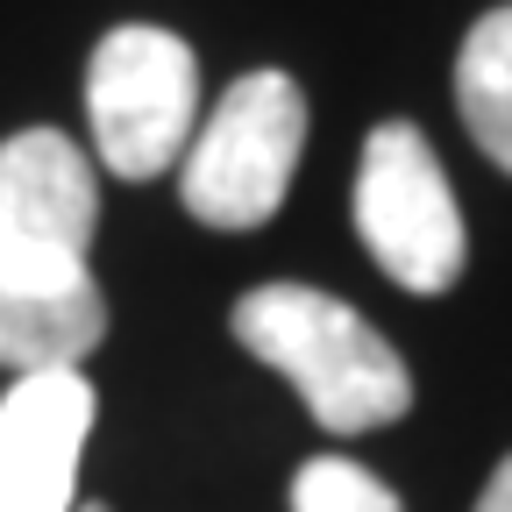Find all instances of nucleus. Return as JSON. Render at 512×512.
<instances>
[{
	"instance_id": "nucleus-1",
	"label": "nucleus",
	"mask_w": 512,
	"mask_h": 512,
	"mask_svg": "<svg viewBox=\"0 0 512 512\" xmlns=\"http://www.w3.org/2000/svg\"><path fill=\"white\" fill-rule=\"evenodd\" d=\"M100 164L64 128H22L0 143V370L86 363L107 335L93 285Z\"/></svg>"
},
{
	"instance_id": "nucleus-2",
	"label": "nucleus",
	"mask_w": 512,
	"mask_h": 512,
	"mask_svg": "<svg viewBox=\"0 0 512 512\" xmlns=\"http://www.w3.org/2000/svg\"><path fill=\"white\" fill-rule=\"evenodd\" d=\"M235 342L271 363L328 434H377L413 413L406 356L335 292L256 285L235 299Z\"/></svg>"
},
{
	"instance_id": "nucleus-3",
	"label": "nucleus",
	"mask_w": 512,
	"mask_h": 512,
	"mask_svg": "<svg viewBox=\"0 0 512 512\" xmlns=\"http://www.w3.org/2000/svg\"><path fill=\"white\" fill-rule=\"evenodd\" d=\"M306 150V93L285 72H242L192 128L178 157V200L207 228H264Z\"/></svg>"
},
{
	"instance_id": "nucleus-4",
	"label": "nucleus",
	"mask_w": 512,
	"mask_h": 512,
	"mask_svg": "<svg viewBox=\"0 0 512 512\" xmlns=\"http://www.w3.org/2000/svg\"><path fill=\"white\" fill-rule=\"evenodd\" d=\"M356 235L377 256L384 278H399L406 292L434 299L463 278L470 264V235L463 207L448 192V171L434 143L413 121H377L363 164H356Z\"/></svg>"
},
{
	"instance_id": "nucleus-5",
	"label": "nucleus",
	"mask_w": 512,
	"mask_h": 512,
	"mask_svg": "<svg viewBox=\"0 0 512 512\" xmlns=\"http://www.w3.org/2000/svg\"><path fill=\"white\" fill-rule=\"evenodd\" d=\"M86 121L114 178L171 171L200 128V57L150 22L107 29L86 64Z\"/></svg>"
},
{
	"instance_id": "nucleus-6",
	"label": "nucleus",
	"mask_w": 512,
	"mask_h": 512,
	"mask_svg": "<svg viewBox=\"0 0 512 512\" xmlns=\"http://www.w3.org/2000/svg\"><path fill=\"white\" fill-rule=\"evenodd\" d=\"M93 384L79 363L29 370L15 377V392L0 399V484H15L36 505L72 512L79 505V456L93 434Z\"/></svg>"
},
{
	"instance_id": "nucleus-7",
	"label": "nucleus",
	"mask_w": 512,
	"mask_h": 512,
	"mask_svg": "<svg viewBox=\"0 0 512 512\" xmlns=\"http://www.w3.org/2000/svg\"><path fill=\"white\" fill-rule=\"evenodd\" d=\"M456 107L477 150L512 171V8H491L456 50Z\"/></svg>"
},
{
	"instance_id": "nucleus-8",
	"label": "nucleus",
	"mask_w": 512,
	"mask_h": 512,
	"mask_svg": "<svg viewBox=\"0 0 512 512\" xmlns=\"http://www.w3.org/2000/svg\"><path fill=\"white\" fill-rule=\"evenodd\" d=\"M292 512H406L399 491L349 456H313L292 477Z\"/></svg>"
},
{
	"instance_id": "nucleus-9",
	"label": "nucleus",
	"mask_w": 512,
	"mask_h": 512,
	"mask_svg": "<svg viewBox=\"0 0 512 512\" xmlns=\"http://www.w3.org/2000/svg\"><path fill=\"white\" fill-rule=\"evenodd\" d=\"M477 512H512V456L491 470V484H484V498H477Z\"/></svg>"
},
{
	"instance_id": "nucleus-10",
	"label": "nucleus",
	"mask_w": 512,
	"mask_h": 512,
	"mask_svg": "<svg viewBox=\"0 0 512 512\" xmlns=\"http://www.w3.org/2000/svg\"><path fill=\"white\" fill-rule=\"evenodd\" d=\"M0 512H57V505H36V498H22L15 484H0Z\"/></svg>"
},
{
	"instance_id": "nucleus-11",
	"label": "nucleus",
	"mask_w": 512,
	"mask_h": 512,
	"mask_svg": "<svg viewBox=\"0 0 512 512\" xmlns=\"http://www.w3.org/2000/svg\"><path fill=\"white\" fill-rule=\"evenodd\" d=\"M72 512H107V505H72Z\"/></svg>"
}]
</instances>
